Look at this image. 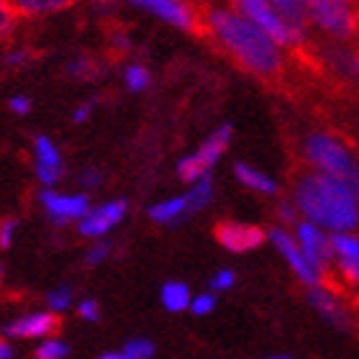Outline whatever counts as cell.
<instances>
[{
  "mask_svg": "<svg viewBox=\"0 0 359 359\" xmlns=\"http://www.w3.org/2000/svg\"><path fill=\"white\" fill-rule=\"evenodd\" d=\"M277 8V13L283 15L290 26L298 29H311L308 23V0H272Z\"/></svg>",
  "mask_w": 359,
  "mask_h": 359,
  "instance_id": "25",
  "label": "cell"
},
{
  "mask_svg": "<svg viewBox=\"0 0 359 359\" xmlns=\"http://www.w3.org/2000/svg\"><path fill=\"white\" fill-rule=\"evenodd\" d=\"M262 359H295L292 354H267V357H262Z\"/></svg>",
  "mask_w": 359,
  "mask_h": 359,
  "instance_id": "44",
  "label": "cell"
},
{
  "mask_svg": "<svg viewBox=\"0 0 359 359\" xmlns=\"http://www.w3.org/2000/svg\"><path fill=\"white\" fill-rule=\"evenodd\" d=\"M121 349L126 352L128 359H154V354H157V346H154V341H151V339H147V337L128 339Z\"/></svg>",
  "mask_w": 359,
  "mask_h": 359,
  "instance_id": "31",
  "label": "cell"
},
{
  "mask_svg": "<svg viewBox=\"0 0 359 359\" xmlns=\"http://www.w3.org/2000/svg\"><path fill=\"white\" fill-rule=\"evenodd\" d=\"M75 311H77V316H80L85 323H97V321H100V316H103V308H100V303H97L95 298L77 300Z\"/></svg>",
  "mask_w": 359,
  "mask_h": 359,
  "instance_id": "36",
  "label": "cell"
},
{
  "mask_svg": "<svg viewBox=\"0 0 359 359\" xmlns=\"http://www.w3.org/2000/svg\"><path fill=\"white\" fill-rule=\"evenodd\" d=\"M36 49L29 44H15V46H8L6 52L0 54V62H3V67L6 69H29L34 62H36Z\"/></svg>",
  "mask_w": 359,
  "mask_h": 359,
  "instance_id": "26",
  "label": "cell"
},
{
  "mask_svg": "<svg viewBox=\"0 0 359 359\" xmlns=\"http://www.w3.org/2000/svg\"><path fill=\"white\" fill-rule=\"evenodd\" d=\"M18 13L13 11V6L8 0H0V44H8L18 31Z\"/></svg>",
  "mask_w": 359,
  "mask_h": 359,
  "instance_id": "29",
  "label": "cell"
},
{
  "mask_svg": "<svg viewBox=\"0 0 359 359\" xmlns=\"http://www.w3.org/2000/svg\"><path fill=\"white\" fill-rule=\"evenodd\" d=\"M95 105H97V97H88L83 103H77L75 111H72V123H77V126L88 123L93 118V113H95Z\"/></svg>",
  "mask_w": 359,
  "mask_h": 359,
  "instance_id": "40",
  "label": "cell"
},
{
  "mask_svg": "<svg viewBox=\"0 0 359 359\" xmlns=\"http://www.w3.org/2000/svg\"><path fill=\"white\" fill-rule=\"evenodd\" d=\"M0 359H15L13 339H8L6 334H0Z\"/></svg>",
  "mask_w": 359,
  "mask_h": 359,
  "instance_id": "42",
  "label": "cell"
},
{
  "mask_svg": "<svg viewBox=\"0 0 359 359\" xmlns=\"http://www.w3.org/2000/svg\"><path fill=\"white\" fill-rule=\"evenodd\" d=\"M108 67H105L103 60H97L95 54H75L72 60H67L65 65V75L72 80V83H97V80H103Z\"/></svg>",
  "mask_w": 359,
  "mask_h": 359,
  "instance_id": "20",
  "label": "cell"
},
{
  "mask_svg": "<svg viewBox=\"0 0 359 359\" xmlns=\"http://www.w3.org/2000/svg\"><path fill=\"white\" fill-rule=\"evenodd\" d=\"M121 83L131 95H142L151 88V69L144 62H126L121 69Z\"/></svg>",
  "mask_w": 359,
  "mask_h": 359,
  "instance_id": "23",
  "label": "cell"
},
{
  "mask_svg": "<svg viewBox=\"0 0 359 359\" xmlns=\"http://www.w3.org/2000/svg\"><path fill=\"white\" fill-rule=\"evenodd\" d=\"M18 18L26 21H39V18H52V15L67 13L83 0H8Z\"/></svg>",
  "mask_w": 359,
  "mask_h": 359,
  "instance_id": "18",
  "label": "cell"
},
{
  "mask_svg": "<svg viewBox=\"0 0 359 359\" xmlns=\"http://www.w3.org/2000/svg\"><path fill=\"white\" fill-rule=\"evenodd\" d=\"M18 218H3L0 221V249L13 247L15 236H18Z\"/></svg>",
  "mask_w": 359,
  "mask_h": 359,
  "instance_id": "39",
  "label": "cell"
},
{
  "mask_svg": "<svg viewBox=\"0 0 359 359\" xmlns=\"http://www.w3.org/2000/svg\"><path fill=\"white\" fill-rule=\"evenodd\" d=\"M231 139H233V123L226 121V123L216 126L193 151H187L185 157L177 159V165H175L177 177L185 185H190V182H195V180L201 177H208L216 170L218 162L224 159L226 151H229Z\"/></svg>",
  "mask_w": 359,
  "mask_h": 359,
  "instance_id": "5",
  "label": "cell"
},
{
  "mask_svg": "<svg viewBox=\"0 0 359 359\" xmlns=\"http://www.w3.org/2000/svg\"><path fill=\"white\" fill-rule=\"evenodd\" d=\"M213 195H216V185H213V177H210V175L190 182L185 190L187 205H190V216L203 213V210L208 208L210 203H213Z\"/></svg>",
  "mask_w": 359,
  "mask_h": 359,
  "instance_id": "24",
  "label": "cell"
},
{
  "mask_svg": "<svg viewBox=\"0 0 359 359\" xmlns=\"http://www.w3.org/2000/svg\"><path fill=\"white\" fill-rule=\"evenodd\" d=\"M292 233L298 239L303 255L313 262V267H318L323 275H329L334 269V244H331V233L321 226H316L313 221L298 218V224L292 226Z\"/></svg>",
  "mask_w": 359,
  "mask_h": 359,
  "instance_id": "11",
  "label": "cell"
},
{
  "mask_svg": "<svg viewBox=\"0 0 359 359\" xmlns=\"http://www.w3.org/2000/svg\"><path fill=\"white\" fill-rule=\"evenodd\" d=\"M113 255V241L105 236V239H93L90 241L88 252H85V264L88 267H97V264L108 262Z\"/></svg>",
  "mask_w": 359,
  "mask_h": 359,
  "instance_id": "30",
  "label": "cell"
},
{
  "mask_svg": "<svg viewBox=\"0 0 359 359\" xmlns=\"http://www.w3.org/2000/svg\"><path fill=\"white\" fill-rule=\"evenodd\" d=\"M3 275H6V267H3V262H0V283H3Z\"/></svg>",
  "mask_w": 359,
  "mask_h": 359,
  "instance_id": "45",
  "label": "cell"
},
{
  "mask_svg": "<svg viewBox=\"0 0 359 359\" xmlns=\"http://www.w3.org/2000/svg\"><path fill=\"white\" fill-rule=\"evenodd\" d=\"M308 23L331 41H352L359 31L357 0H308Z\"/></svg>",
  "mask_w": 359,
  "mask_h": 359,
  "instance_id": "4",
  "label": "cell"
},
{
  "mask_svg": "<svg viewBox=\"0 0 359 359\" xmlns=\"http://www.w3.org/2000/svg\"><path fill=\"white\" fill-rule=\"evenodd\" d=\"M308 303H311V308H313L316 313L321 316L329 326H334V329H339V331L354 329V318H352V313H349L346 303L339 298L337 290L329 287L326 283L308 287Z\"/></svg>",
  "mask_w": 359,
  "mask_h": 359,
  "instance_id": "14",
  "label": "cell"
},
{
  "mask_svg": "<svg viewBox=\"0 0 359 359\" xmlns=\"http://www.w3.org/2000/svg\"><path fill=\"white\" fill-rule=\"evenodd\" d=\"M147 216H149L151 224H157V226L182 224L185 218H190V205H187L185 193L170 195V198H162V201H154L149 208H147Z\"/></svg>",
  "mask_w": 359,
  "mask_h": 359,
  "instance_id": "19",
  "label": "cell"
},
{
  "mask_svg": "<svg viewBox=\"0 0 359 359\" xmlns=\"http://www.w3.org/2000/svg\"><path fill=\"white\" fill-rule=\"evenodd\" d=\"M31 157H34V175L41 187H60L65 180V157L60 144L52 136L36 134L31 142Z\"/></svg>",
  "mask_w": 359,
  "mask_h": 359,
  "instance_id": "12",
  "label": "cell"
},
{
  "mask_svg": "<svg viewBox=\"0 0 359 359\" xmlns=\"http://www.w3.org/2000/svg\"><path fill=\"white\" fill-rule=\"evenodd\" d=\"M97 359H128L123 349H111V352H103Z\"/></svg>",
  "mask_w": 359,
  "mask_h": 359,
  "instance_id": "43",
  "label": "cell"
},
{
  "mask_svg": "<svg viewBox=\"0 0 359 359\" xmlns=\"http://www.w3.org/2000/svg\"><path fill=\"white\" fill-rule=\"evenodd\" d=\"M77 182H80V190L93 193V190H97V187L105 182V175L100 167H85V170H80V175H77Z\"/></svg>",
  "mask_w": 359,
  "mask_h": 359,
  "instance_id": "35",
  "label": "cell"
},
{
  "mask_svg": "<svg viewBox=\"0 0 359 359\" xmlns=\"http://www.w3.org/2000/svg\"><path fill=\"white\" fill-rule=\"evenodd\" d=\"M303 159L311 170L341 180L359 198V159L337 134L313 131L303 139Z\"/></svg>",
  "mask_w": 359,
  "mask_h": 359,
  "instance_id": "3",
  "label": "cell"
},
{
  "mask_svg": "<svg viewBox=\"0 0 359 359\" xmlns=\"http://www.w3.org/2000/svg\"><path fill=\"white\" fill-rule=\"evenodd\" d=\"M331 244H334V269L339 280L359 290V233H331Z\"/></svg>",
  "mask_w": 359,
  "mask_h": 359,
  "instance_id": "16",
  "label": "cell"
},
{
  "mask_svg": "<svg viewBox=\"0 0 359 359\" xmlns=\"http://www.w3.org/2000/svg\"><path fill=\"white\" fill-rule=\"evenodd\" d=\"M8 108H11L13 116L26 118V116H31V111H34V100H31V95H26V93H15V95L8 97Z\"/></svg>",
  "mask_w": 359,
  "mask_h": 359,
  "instance_id": "37",
  "label": "cell"
},
{
  "mask_svg": "<svg viewBox=\"0 0 359 359\" xmlns=\"http://www.w3.org/2000/svg\"><path fill=\"white\" fill-rule=\"evenodd\" d=\"M203 26L244 72L259 80H275L283 75L287 49L257 23L244 18L233 6L210 8Z\"/></svg>",
  "mask_w": 359,
  "mask_h": 359,
  "instance_id": "1",
  "label": "cell"
},
{
  "mask_svg": "<svg viewBox=\"0 0 359 359\" xmlns=\"http://www.w3.org/2000/svg\"><path fill=\"white\" fill-rule=\"evenodd\" d=\"M39 205H41L49 224L57 226V229H67V226H77V221L90 210L93 201H90V193H85V190L41 187Z\"/></svg>",
  "mask_w": 359,
  "mask_h": 359,
  "instance_id": "7",
  "label": "cell"
},
{
  "mask_svg": "<svg viewBox=\"0 0 359 359\" xmlns=\"http://www.w3.org/2000/svg\"><path fill=\"white\" fill-rule=\"evenodd\" d=\"M323 67H329L339 80L359 83V52L346 41H331L321 49Z\"/></svg>",
  "mask_w": 359,
  "mask_h": 359,
  "instance_id": "17",
  "label": "cell"
},
{
  "mask_svg": "<svg viewBox=\"0 0 359 359\" xmlns=\"http://www.w3.org/2000/svg\"><path fill=\"white\" fill-rule=\"evenodd\" d=\"M128 216V201L126 198H111L103 203H93L90 210L77 221V233L83 239H105L111 236V231H116Z\"/></svg>",
  "mask_w": 359,
  "mask_h": 359,
  "instance_id": "10",
  "label": "cell"
},
{
  "mask_svg": "<svg viewBox=\"0 0 359 359\" xmlns=\"http://www.w3.org/2000/svg\"><path fill=\"white\" fill-rule=\"evenodd\" d=\"M292 203L300 218L313 221L329 233L354 231L359 226V198L341 180L323 172L300 175L292 187Z\"/></svg>",
  "mask_w": 359,
  "mask_h": 359,
  "instance_id": "2",
  "label": "cell"
},
{
  "mask_svg": "<svg viewBox=\"0 0 359 359\" xmlns=\"http://www.w3.org/2000/svg\"><path fill=\"white\" fill-rule=\"evenodd\" d=\"M231 6L239 11L244 18L257 23L259 29H264L272 39H277L285 49H300L308 41V31L311 29H298L290 26L283 15L277 13V8L272 0H231Z\"/></svg>",
  "mask_w": 359,
  "mask_h": 359,
  "instance_id": "6",
  "label": "cell"
},
{
  "mask_svg": "<svg viewBox=\"0 0 359 359\" xmlns=\"http://www.w3.org/2000/svg\"><path fill=\"white\" fill-rule=\"evenodd\" d=\"M233 177H236V182H239L241 187H247V190H252V193H257V195L272 198V195H277V190H280L275 177H269L264 170L249 165V162H236V165H233Z\"/></svg>",
  "mask_w": 359,
  "mask_h": 359,
  "instance_id": "21",
  "label": "cell"
},
{
  "mask_svg": "<svg viewBox=\"0 0 359 359\" xmlns=\"http://www.w3.org/2000/svg\"><path fill=\"white\" fill-rule=\"evenodd\" d=\"M193 295L195 292L190 290V285L182 283V280H167L159 287V303H162L167 313H185V311H190Z\"/></svg>",
  "mask_w": 359,
  "mask_h": 359,
  "instance_id": "22",
  "label": "cell"
},
{
  "mask_svg": "<svg viewBox=\"0 0 359 359\" xmlns=\"http://www.w3.org/2000/svg\"><path fill=\"white\" fill-rule=\"evenodd\" d=\"M218 306V292L213 290H203L198 295H193V303H190V313L203 318V316H210Z\"/></svg>",
  "mask_w": 359,
  "mask_h": 359,
  "instance_id": "32",
  "label": "cell"
},
{
  "mask_svg": "<svg viewBox=\"0 0 359 359\" xmlns=\"http://www.w3.org/2000/svg\"><path fill=\"white\" fill-rule=\"evenodd\" d=\"M111 49L116 54H131V49H134V39H131V34H128L126 29H113L111 31Z\"/></svg>",
  "mask_w": 359,
  "mask_h": 359,
  "instance_id": "38",
  "label": "cell"
},
{
  "mask_svg": "<svg viewBox=\"0 0 359 359\" xmlns=\"http://www.w3.org/2000/svg\"><path fill=\"white\" fill-rule=\"evenodd\" d=\"M277 218H280V224L283 226H295L298 224V208H295V203L292 201H283L280 205H277Z\"/></svg>",
  "mask_w": 359,
  "mask_h": 359,
  "instance_id": "41",
  "label": "cell"
},
{
  "mask_svg": "<svg viewBox=\"0 0 359 359\" xmlns=\"http://www.w3.org/2000/svg\"><path fill=\"white\" fill-rule=\"evenodd\" d=\"M121 3H123V0H88L93 15L100 18V21H113L121 11Z\"/></svg>",
  "mask_w": 359,
  "mask_h": 359,
  "instance_id": "34",
  "label": "cell"
},
{
  "mask_svg": "<svg viewBox=\"0 0 359 359\" xmlns=\"http://www.w3.org/2000/svg\"><path fill=\"white\" fill-rule=\"evenodd\" d=\"M46 308L52 311V313L62 316L67 313V311H72V308L77 306V298H75V290L69 287V285H57V287H52V290L46 292Z\"/></svg>",
  "mask_w": 359,
  "mask_h": 359,
  "instance_id": "27",
  "label": "cell"
},
{
  "mask_svg": "<svg viewBox=\"0 0 359 359\" xmlns=\"http://www.w3.org/2000/svg\"><path fill=\"white\" fill-rule=\"evenodd\" d=\"M57 326H60L57 313H52L49 308H36V311H26L8 318L0 334H6L13 341H39L44 337H52Z\"/></svg>",
  "mask_w": 359,
  "mask_h": 359,
  "instance_id": "13",
  "label": "cell"
},
{
  "mask_svg": "<svg viewBox=\"0 0 359 359\" xmlns=\"http://www.w3.org/2000/svg\"><path fill=\"white\" fill-rule=\"evenodd\" d=\"M216 241L231 255H249L267 241L264 229L244 221H224L216 226Z\"/></svg>",
  "mask_w": 359,
  "mask_h": 359,
  "instance_id": "15",
  "label": "cell"
},
{
  "mask_svg": "<svg viewBox=\"0 0 359 359\" xmlns=\"http://www.w3.org/2000/svg\"><path fill=\"white\" fill-rule=\"evenodd\" d=\"M34 357L36 359H67L69 357V344L62 337L52 334V337L39 339L36 349H34Z\"/></svg>",
  "mask_w": 359,
  "mask_h": 359,
  "instance_id": "28",
  "label": "cell"
},
{
  "mask_svg": "<svg viewBox=\"0 0 359 359\" xmlns=\"http://www.w3.org/2000/svg\"><path fill=\"white\" fill-rule=\"evenodd\" d=\"M123 3L182 34H193L201 26V15L190 0H123Z\"/></svg>",
  "mask_w": 359,
  "mask_h": 359,
  "instance_id": "8",
  "label": "cell"
},
{
  "mask_svg": "<svg viewBox=\"0 0 359 359\" xmlns=\"http://www.w3.org/2000/svg\"><path fill=\"white\" fill-rule=\"evenodd\" d=\"M233 285H236V272H233V269H229V267H221V269H216V272L210 275L208 290L218 292V295H224V292L233 290Z\"/></svg>",
  "mask_w": 359,
  "mask_h": 359,
  "instance_id": "33",
  "label": "cell"
},
{
  "mask_svg": "<svg viewBox=\"0 0 359 359\" xmlns=\"http://www.w3.org/2000/svg\"><path fill=\"white\" fill-rule=\"evenodd\" d=\"M267 241L277 249V252H280V257H283L285 262H287V267L292 269V275L298 277L306 287L321 285L323 280H326V275H323L321 269L313 267V262L303 255V249H300L295 233H292L287 226H275V229H269Z\"/></svg>",
  "mask_w": 359,
  "mask_h": 359,
  "instance_id": "9",
  "label": "cell"
}]
</instances>
